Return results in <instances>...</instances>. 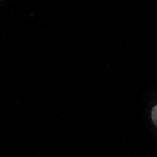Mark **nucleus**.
Returning a JSON list of instances; mask_svg holds the SVG:
<instances>
[{"label":"nucleus","instance_id":"nucleus-1","mask_svg":"<svg viewBox=\"0 0 157 157\" xmlns=\"http://www.w3.org/2000/svg\"><path fill=\"white\" fill-rule=\"evenodd\" d=\"M151 119H152L153 123L157 126V105H155L152 108V111H151Z\"/></svg>","mask_w":157,"mask_h":157}]
</instances>
